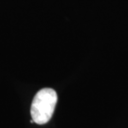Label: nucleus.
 Returning <instances> with one entry per match:
<instances>
[{
	"mask_svg": "<svg viewBox=\"0 0 128 128\" xmlns=\"http://www.w3.org/2000/svg\"><path fill=\"white\" fill-rule=\"evenodd\" d=\"M58 96L54 89L43 88L36 93L30 107L32 120L37 124H48L53 116Z\"/></svg>",
	"mask_w": 128,
	"mask_h": 128,
	"instance_id": "f257e3e1",
	"label": "nucleus"
}]
</instances>
